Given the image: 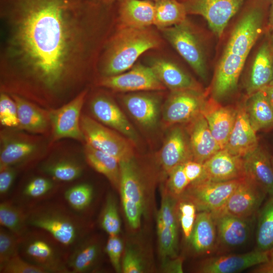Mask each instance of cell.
<instances>
[{"label":"cell","mask_w":273,"mask_h":273,"mask_svg":"<svg viewBox=\"0 0 273 273\" xmlns=\"http://www.w3.org/2000/svg\"><path fill=\"white\" fill-rule=\"evenodd\" d=\"M105 5L98 0H0L2 92L42 101L80 92Z\"/></svg>","instance_id":"1"},{"label":"cell","mask_w":273,"mask_h":273,"mask_svg":"<svg viewBox=\"0 0 273 273\" xmlns=\"http://www.w3.org/2000/svg\"><path fill=\"white\" fill-rule=\"evenodd\" d=\"M157 33L147 28L120 27L106 43L100 61L102 76L121 74L133 67L146 51L159 46Z\"/></svg>","instance_id":"2"},{"label":"cell","mask_w":273,"mask_h":273,"mask_svg":"<svg viewBox=\"0 0 273 273\" xmlns=\"http://www.w3.org/2000/svg\"><path fill=\"white\" fill-rule=\"evenodd\" d=\"M28 225L49 233L66 247H75L83 239L85 228L79 218L62 207L46 206L27 214Z\"/></svg>","instance_id":"3"},{"label":"cell","mask_w":273,"mask_h":273,"mask_svg":"<svg viewBox=\"0 0 273 273\" xmlns=\"http://www.w3.org/2000/svg\"><path fill=\"white\" fill-rule=\"evenodd\" d=\"M80 124L84 140L93 148L119 162L134 158L135 143L131 140L86 115L81 116Z\"/></svg>","instance_id":"4"},{"label":"cell","mask_w":273,"mask_h":273,"mask_svg":"<svg viewBox=\"0 0 273 273\" xmlns=\"http://www.w3.org/2000/svg\"><path fill=\"white\" fill-rule=\"evenodd\" d=\"M268 0H250L232 31L225 51L247 58L261 31Z\"/></svg>","instance_id":"5"},{"label":"cell","mask_w":273,"mask_h":273,"mask_svg":"<svg viewBox=\"0 0 273 273\" xmlns=\"http://www.w3.org/2000/svg\"><path fill=\"white\" fill-rule=\"evenodd\" d=\"M20 253L24 259L44 269L47 273L70 272L58 247L42 235L26 234L21 237Z\"/></svg>","instance_id":"6"},{"label":"cell","mask_w":273,"mask_h":273,"mask_svg":"<svg viewBox=\"0 0 273 273\" xmlns=\"http://www.w3.org/2000/svg\"><path fill=\"white\" fill-rule=\"evenodd\" d=\"M243 178L225 181L200 180L190 184L180 198L193 202L199 211L214 213L221 209Z\"/></svg>","instance_id":"7"},{"label":"cell","mask_w":273,"mask_h":273,"mask_svg":"<svg viewBox=\"0 0 273 273\" xmlns=\"http://www.w3.org/2000/svg\"><path fill=\"white\" fill-rule=\"evenodd\" d=\"M161 30L165 38L180 55L200 77L205 79L206 68L203 52L187 20Z\"/></svg>","instance_id":"8"},{"label":"cell","mask_w":273,"mask_h":273,"mask_svg":"<svg viewBox=\"0 0 273 273\" xmlns=\"http://www.w3.org/2000/svg\"><path fill=\"white\" fill-rule=\"evenodd\" d=\"M246 0H183L187 14L199 15L207 21L217 37L222 34L230 19Z\"/></svg>","instance_id":"9"},{"label":"cell","mask_w":273,"mask_h":273,"mask_svg":"<svg viewBox=\"0 0 273 273\" xmlns=\"http://www.w3.org/2000/svg\"><path fill=\"white\" fill-rule=\"evenodd\" d=\"M205 101L202 90L171 91L163 107V125L167 127L189 122L201 113Z\"/></svg>","instance_id":"10"},{"label":"cell","mask_w":273,"mask_h":273,"mask_svg":"<svg viewBox=\"0 0 273 273\" xmlns=\"http://www.w3.org/2000/svg\"><path fill=\"white\" fill-rule=\"evenodd\" d=\"M88 89L84 88L62 107L48 113L54 141L64 138L84 140L81 129L80 113Z\"/></svg>","instance_id":"11"},{"label":"cell","mask_w":273,"mask_h":273,"mask_svg":"<svg viewBox=\"0 0 273 273\" xmlns=\"http://www.w3.org/2000/svg\"><path fill=\"white\" fill-rule=\"evenodd\" d=\"M99 85L118 92L156 91L165 89L153 69L140 64L133 66L126 72L102 76Z\"/></svg>","instance_id":"12"},{"label":"cell","mask_w":273,"mask_h":273,"mask_svg":"<svg viewBox=\"0 0 273 273\" xmlns=\"http://www.w3.org/2000/svg\"><path fill=\"white\" fill-rule=\"evenodd\" d=\"M266 195L260 186L245 177L221 209L212 213H223L243 218H252L259 210Z\"/></svg>","instance_id":"13"},{"label":"cell","mask_w":273,"mask_h":273,"mask_svg":"<svg viewBox=\"0 0 273 273\" xmlns=\"http://www.w3.org/2000/svg\"><path fill=\"white\" fill-rule=\"evenodd\" d=\"M268 251L259 250L237 254L210 257L202 261L197 271L201 273H235L267 261Z\"/></svg>","instance_id":"14"},{"label":"cell","mask_w":273,"mask_h":273,"mask_svg":"<svg viewBox=\"0 0 273 273\" xmlns=\"http://www.w3.org/2000/svg\"><path fill=\"white\" fill-rule=\"evenodd\" d=\"M90 109L98 121L136 143L138 140L136 131L123 112L110 97L104 94L97 95L90 102Z\"/></svg>","instance_id":"15"},{"label":"cell","mask_w":273,"mask_h":273,"mask_svg":"<svg viewBox=\"0 0 273 273\" xmlns=\"http://www.w3.org/2000/svg\"><path fill=\"white\" fill-rule=\"evenodd\" d=\"M206 179L225 181L246 177L244 158L221 149L203 163Z\"/></svg>","instance_id":"16"},{"label":"cell","mask_w":273,"mask_h":273,"mask_svg":"<svg viewBox=\"0 0 273 273\" xmlns=\"http://www.w3.org/2000/svg\"><path fill=\"white\" fill-rule=\"evenodd\" d=\"M212 214L216 223L217 248L220 246L234 249L246 243L250 235V219L223 213Z\"/></svg>","instance_id":"17"},{"label":"cell","mask_w":273,"mask_h":273,"mask_svg":"<svg viewBox=\"0 0 273 273\" xmlns=\"http://www.w3.org/2000/svg\"><path fill=\"white\" fill-rule=\"evenodd\" d=\"M201 113L221 149H224L235 121L237 110L222 106L212 98L206 100Z\"/></svg>","instance_id":"18"},{"label":"cell","mask_w":273,"mask_h":273,"mask_svg":"<svg viewBox=\"0 0 273 273\" xmlns=\"http://www.w3.org/2000/svg\"><path fill=\"white\" fill-rule=\"evenodd\" d=\"M181 127L175 126L170 130L164 142L159 159L168 174L177 166L193 160L189 139Z\"/></svg>","instance_id":"19"},{"label":"cell","mask_w":273,"mask_h":273,"mask_svg":"<svg viewBox=\"0 0 273 273\" xmlns=\"http://www.w3.org/2000/svg\"><path fill=\"white\" fill-rule=\"evenodd\" d=\"M246 58L225 51L217 65L212 87L215 100L221 99L237 87Z\"/></svg>","instance_id":"20"},{"label":"cell","mask_w":273,"mask_h":273,"mask_svg":"<svg viewBox=\"0 0 273 273\" xmlns=\"http://www.w3.org/2000/svg\"><path fill=\"white\" fill-rule=\"evenodd\" d=\"M256 131L252 127L245 107L237 110L235 121L224 149L244 158L258 146Z\"/></svg>","instance_id":"21"},{"label":"cell","mask_w":273,"mask_h":273,"mask_svg":"<svg viewBox=\"0 0 273 273\" xmlns=\"http://www.w3.org/2000/svg\"><path fill=\"white\" fill-rule=\"evenodd\" d=\"M188 123L193 160L203 163L221 149L201 113Z\"/></svg>","instance_id":"22"},{"label":"cell","mask_w":273,"mask_h":273,"mask_svg":"<svg viewBox=\"0 0 273 273\" xmlns=\"http://www.w3.org/2000/svg\"><path fill=\"white\" fill-rule=\"evenodd\" d=\"M246 177L260 186L267 194L273 195L272 159L264 148L258 146L244 157Z\"/></svg>","instance_id":"23"},{"label":"cell","mask_w":273,"mask_h":273,"mask_svg":"<svg viewBox=\"0 0 273 273\" xmlns=\"http://www.w3.org/2000/svg\"><path fill=\"white\" fill-rule=\"evenodd\" d=\"M125 107L132 117L146 128L154 127L158 122L160 99L147 93L129 94L123 98Z\"/></svg>","instance_id":"24"},{"label":"cell","mask_w":273,"mask_h":273,"mask_svg":"<svg viewBox=\"0 0 273 273\" xmlns=\"http://www.w3.org/2000/svg\"><path fill=\"white\" fill-rule=\"evenodd\" d=\"M121 27H149L154 24L155 3L152 0H118Z\"/></svg>","instance_id":"25"},{"label":"cell","mask_w":273,"mask_h":273,"mask_svg":"<svg viewBox=\"0 0 273 273\" xmlns=\"http://www.w3.org/2000/svg\"><path fill=\"white\" fill-rule=\"evenodd\" d=\"M150 67L171 92L181 90H202L200 85L174 63L163 59H153Z\"/></svg>","instance_id":"26"},{"label":"cell","mask_w":273,"mask_h":273,"mask_svg":"<svg viewBox=\"0 0 273 273\" xmlns=\"http://www.w3.org/2000/svg\"><path fill=\"white\" fill-rule=\"evenodd\" d=\"M193 251L198 254L210 253L217 248V235L211 212L200 211L189 240Z\"/></svg>","instance_id":"27"},{"label":"cell","mask_w":273,"mask_h":273,"mask_svg":"<svg viewBox=\"0 0 273 273\" xmlns=\"http://www.w3.org/2000/svg\"><path fill=\"white\" fill-rule=\"evenodd\" d=\"M273 77V44L268 41L260 47L252 64L247 90L250 96L268 85Z\"/></svg>","instance_id":"28"},{"label":"cell","mask_w":273,"mask_h":273,"mask_svg":"<svg viewBox=\"0 0 273 273\" xmlns=\"http://www.w3.org/2000/svg\"><path fill=\"white\" fill-rule=\"evenodd\" d=\"M120 179L119 188L121 200L138 204L144 209L145 193L140 172L133 158L119 162Z\"/></svg>","instance_id":"29"},{"label":"cell","mask_w":273,"mask_h":273,"mask_svg":"<svg viewBox=\"0 0 273 273\" xmlns=\"http://www.w3.org/2000/svg\"><path fill=\"white\" fill-rule=\"evenodd\" d=\"M17 108L19 126L22 129L33 133H43L48 127L49 115L43 112L34 104L23 97L10 94Z\"/></svg>","instance_id":"30"},{"label":"cell","mask_w":273,"mask_h":273,"mask_svg":"<svg viewBox=\"0 0 273 273\" xmlns=\"http://www.w3.org/2000/svg\"><path fill=\"white\" fill-rule=\"evenodd\" d=\"M245 108L256 131L273 128V109L262 90L250 95Z\"/></svg>","instance_id":"31"},{"label":"cell","mask_w":273,"mask_h":273,"mask_svg":"<svg viewBox=\"0 0 273 273\" xmlns=\"http://www.w3.org/2000/svg\"><path fill=\"white\" fill-rule=\"evenodd\" d=\"M100 253L99 243L93 239L81 240L73 248L67 264L70 272L84 273L95 265Z\"/></svg>","instance_id":"32"},{"label":"cell","mask_w":273,"mask_h":273,"mask_svg":"<svg viewBox=\"0 0 273 273\" xmlns=\"http://www.w3.org/2000/svg\"><path fill=\"white\" fill-rule=\"evenodd\" d=\"M84 152L87 162L99 173L104 175L116 189L120 179L119 162L113 156L96 149L86 143Z\"/></svg>","instance_id":"33"},{"label":"cell","mask_w":273,"mask_h":273,"mask_svg":"<svg viewBox=\"0 0 273 273\" xmlns=\"http://www.w3.org/2000/svg\"><path fill=\"white\" fill-rule=\"evenodd\" d=\"M1 142L0 168L22 162L36 151V144L25 139L6 138Z\"/></svg>","instance_id":"34"},{"label":"cell","mask_w":273,"mask_h":273,"mask_svg":"<svg viewBox=\"0 0 273 273\" xmlns=\"http://www.w3.org/2000/svg\"><path fill=\"white\" fill-rule=\"evenodd\" d=\"M155 3L154 25L163 29L185 21L187 13L181 2L177 0H157Z\"/></svg>","instance_id":"35"},{"label":"cell","mask_w":273,"mask_h":273,"mask_svg":"<svg viewBox=\"0 0 273 273\" xmlns=\"http://www.w3.org/2000/svg\"><path fill=\"white\" fill-rule=\"evenodd\" d=\"M256 242L257 250L266 251L273 248V195L270 196L260 211Z\"/></svg>","instance_id":"36"},{"label":"cell","mask_w":273,"mask_h":273,"mask_svg":"<svg viewBox=\"0 0 273 273\" xmlns=\"http://www.w3.org/2000/svg\"><path fill=\"white\" fill-rule=\"evenodd\" d=\"M0 224L1 226L21 238L26 234L27 214L10 202H2L0 204Z\"/></svg>","instance_id":"37"},{"label":"cell","mask_w":273,"mask_h":273,"mask_svg":"<svg viewBox=\"0 0 273 273\" xmlns=\"http://www.w3.org/2000/svg\"><path fill=\"white\" fill-rule=\"evenodd\" d=\"M43 169L54 178L63 181H70L78 178L83 170L80 164L67 160H60L47 164Z\"/></svg>","instance_id":"38"},{"label":"cell","mask_w":273,"mask_h":273,"mask_svg":"<svg viewBox=\"0 0 273 273\" xmlns=\"http://www.w3.org/2000/svg\"><path fill=\"white\" fill-rule=\"evenodd\" d=\"M157 228L161 256L165 260L176 257L178 231L165 225L159 219H157Z\"/></svg>","instance_id":"39"},{"label":"cell","mask_w":273,"mask_h":273,"mask_svg":"<svg viewBox=\"0 0 273 273\" xmlns=\"http://www.w3.org/2000/svg\"><path fill=\"white\" fill-rule=\"evenodd\" d=\"M101 225L109 236L118 235L121 222L115 198L112 194L107 197L101 215Z\"/></svg>","instance_id":"40"},{"label":"cell","mask_w":273,"mask_h":273,"mask_svg":"<svg viewBox=\"0 0 273 273\" xmlns=\"http://www.w3.org/2000/svg\"><path fill=\"white\" fill-rule=\"evenodd\" d=\"M64 196L72 208L82 211L90 204L93 196V189L87 184H78L68 189Z\"/></svg>","instance_id":"41"},{"label":"cell","mask_w":273,"mask_h":273,"mask_svg":"<svg viewBox=\"0 0 273 273\" xmlns=\"http://www.w3.org/2000/svg\"><path fill=\"white\" fill-rule=\"evenodd\" d=\"M177 199L171 195L167 191L162 193L160 209L157 219L165 225L178 231Z\"/></svg>","instance_id":"42"},{"label":"cell","mask_w":273,"mask_h":273,"mask_svg":"<svg viewBox=\"0 0 273 273\" xmlns=\"http://www.w3.org/2000/svg\"><path fill=\"white\" fill-rule=\"evenodd\" d=\"M20 237L1 226L0 228V266L19 254Z\"/></svg>","instance_id":"43"},{"label":"cell","mask_w":273,"mask_h":273,"mask_svg":"<svg viewBox=\"0 0 273 273\" xmlns=\"http://www.w3.org/2000/svg\"><path fill=\"white\" fill-rule=\"evenodd\" d=\"M197 209L191 201L180 198L177 204L178 219L185 239L189 240L194 226Z\"/></svg>","instance_id":"44"},{"label":"cell","mask_w":273,"mask_h":273,"mask_svg":"<svg viewBox=\"0 0 273 273\" xmlns=\"http://www.w3.org/2000/svg\"><path fill=\"white\" fill-rule=\"evenodd\" d=\"M0 121L3 125L9 127L19 126L16 104L11 96L4 92L0 95Z\"/></svg>","instance_id":"45"},{"label":"cell","mask_w":273,"mask_h":273,"mask_svg":"<svg viewBox=\"0 0 273 273\" xmlns=\"http://www.w3.org/2000/svg\"><path fill=\"white\" fill-rule=\"evenodd\" d=\"M183 164L174 168L169 174L167 191L179 199L190 185L183 169Z\"/></svg>","instance_id":"46"},{"label":"cell","mask_w":273,"mask_h":273,"mask_svg":"<svg viewBox=\"0 0 273 273\" xmlns=\"http://www.w3.org/2000/svg\"><path fill=\"white\" fill-rule=\"evenodd\" d=\"M1 273H47L43 268L17 255L0 266Z\"/></svg>","instance_id":"47"},{"label":"cell","mask_w":273,"mask_h":273,"mask_svg":"<svg viewBox=\"0 0 273 273\" xmlns=\"http://www.w3.org/2000/svg\"><path fill=\"white\" fill-rule=\"evenodd\" d=\"M54 184L51 180L43 177H36L27 183L23 190V194L32 199L41 198L52 190Z\"/></svg>","instance_id":"48"},{"label":"cell","mask_w":273,"mask_h":273,"mask_svg":"<svg viewBox=\"0 0 273 273\" xmlns=\"http://www.w3.org/2000/svg\"><path fill=\"white\" fill-rule=\"evenodd\" d=\"M106 251L115 271L121 272L123 244L118 235L109 236Z\"/></svg>","instance_id":"49"},{"label":"cell","mask_w":273,"mask_h":273,"mask_svg":"<svg viewBox=\"0 0 273 273\" xmlns=\"http://www.w3.org/2000/svg\"><path fill=\"white\" fill-rule=\"evenodd\" d=\"M143 271L142 260L135 251L127 248L121 260V272L140 273Z\"/></svg>","instance_id":"50"},{"label":"cell","mask_w":273,"mask_h":273,"mask_svg":"<svg viewBox=\"0 0 273 273\" xmlns=\"http://www.w3.org/2000/svg\"><path fill=\"white\" fill-rule=\"evenodd\" d=\"M124 212L129 226L134 230L138 229L144 209L134 203L121 200Z\"/></svg>","instance_id":"51"},{"label":"cell","mask_w":273,"mask_h":273,"mask_svg":"<svg viewBox=\"0 0 273 273\" xmlns=\"http://www.w3.org/2000/svg\"><path fill=\"white\" fill-rule=\"evenodd\" d=\"M183 166L190 184L206 179L203 163L191 160L184 163Z\"/></svg>","instance_id":"52"},{"label":"cell","mask_w":273,"mask_h":273,"mask_svg":"<svg viewBox=\"0 0 273 273\" xmlns=\"http://www.w3.org/2000/svg\"><path fill=\"white\" fill-rule=\"evenodd\" d=\"M16 172L12 166L0 168V194L4 196L10 190L15 177Z\"/></svg>","instance_id":"53"},{"label":"cell","mask_w":273,"mask_h":273,"mask_svg":"<svg viewBox=\"0 0 273 273\" xmlns=\"http://www.w3.org/2000/svg\"><path fill=\"white\" fill-rule=\"evenodd\" d=\"M250 270V272L253 273H273V257L260 264L254 266Z\"/></svg>","instance_id":"54"},{"label":"cell","mask_w":273,"mask_h":273,"mask_svg":"<svg viewBox=\"0 0 273 273\" xmlns=\"http://www.w3.org/2000/svg\"><path fill=\"white\" fill-rule=\"evenodd\" d=\"M265 94L273 109V86L268 85L261 89Z\"/></svg>","instance_id":"55"},{"label":"cell","mask_w":273,"mask_h":273,"mask_svg":"<svg viewBox=\"0 0 273 273\" xmlns=\"http://www.w3.org/2000/svg\"><path fill=\"white\" fill-rule=\"evenodd\" d=\"M269 10V24L273 30V0H271Z\"/></svg>","instance_id":"56"},{"label":"cell","mask_w":273,"mask_h":273,"mask_svg":"<svg viewBox=\"0 0 273 273\" xmlns=\"http://www.w3.org/2000/svg\"><path fill=\"white\" fill-rule=\"evenodd\" d=\"M100 3L106 5H111L112 4H113L116 1H118V0H98Z\"/></svg>","instance_id":"57"},{"label":"cell","mask_w":273,"mask_h":273,"mask_svg":"<svg viewBox=\"0 0 273 273\" xmlns=\"http://www.w3.org/2000/svg\"><path fill=\"white\" fill-rule=\"evenodd\" d=\"M269 257H273V248L268 251Z\"/></svg>","instance_id":"58"},{"label":"cell","mask_w":273,"mask_h":273,"mask_svg":"<svg viewBox=\"0 0 273 273\" xmlns=\"http://www.w3.org/2000/svg\"><path fill=\"white\" fill-rule=\"evenodd\" d=\"M269 85L273 86V77H272V79L271 80V82L270 83V84Z\"/></svg>","instance_id":"59"},{"label":"cell","mask_w":273,"mask_h":273,"mask_svg":"<svg viewBox=\"0 0 273 273\" xmlns=\"http://www.w3.org/2000/svg\"><path fill=\"white\" fill-rule=\"evenodd\" d=\"M272 164H273V158H272Z\"/></svg>","instance_id":"60"},{"label":"cell","mask_w":273,"mask_h":273,"mask_svg":"<svg viewBox=\"0 0 273 273\" xmlns=\"http://www.w3.org/2000/svg\"><path fill=\"white\" fill-rule=\"evenodd\" d=\"M153 1H157V0H153Z\"/></svg>","instance_id":"61"}]
</instances>
